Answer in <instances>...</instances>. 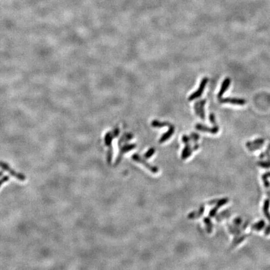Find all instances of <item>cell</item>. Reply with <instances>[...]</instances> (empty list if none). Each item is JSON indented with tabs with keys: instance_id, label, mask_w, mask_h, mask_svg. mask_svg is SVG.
I'll return each instance as SVG.
<instances>
[{
	"instance_id": "cell-29",
	"label": "cell",
	"mask_w": 270,
	"mask_h": 270,
	"mask_svg": "<svg viewBox=\"0 0 270 270\" xmlns=\"http://www.w3.org/2000/svg\"><path fill=\"white\" fill-rule=\"evenodd\" d=\"M266 193L267 196H268L269 199H270V191H269V190H266Z\"/></svg>"
},
{
	"instance_id": "cell-20",
	"label": "cell",
	"mask_w": 270,
	"mask_h": 270,
	"mask_svg": "<svg viewBox=\"0 0 270 270\" xmlns=\"http://www.w3.org/2000/svg\"><path fill=\"white\" fill-rule=\"evenodd\" d=\"M263 147V145H257L251 146V147L248 148V149L249 151H254L261 149Z\"/></svg>"
},
{
	"instance_id": "cell-15",
	"label": "cell",
	"mask_w": 270,
	"mask_h": 270,
	"mask_svg": "<svg viewBox=\"0 0 270 270\" xmlns=\"http://www.w3.org/2000/svg\"><path fill=\"white\" fill-rule=\"evenodd\" d=\"M250 234H244L241 236H240L236 241H233L232 242V244H231V248H234L235 246H236L237 245H238L239 244L241 243L248 236H249Z\"/></svg>"
},
{
	"instance_id": "cell-26",
	"label": "cell",
	"mask_w": 270,
	"mask_h": 270,
	"mask_svg": "<svg viewBox=\"0 0 270 270\" xmlns=\"http://www.w3.org/2000/svg\"><path fill=\"white\" fill-rule=\"evenodd\" d=\"M9 179H10V176H5L2 179H0V187L2 186V185L3 183L7 182Z\"/></svg>"
},
{
	"instance_id": "cell-30",
	"label": "cell",
	"mask_w": 270,
	"mask_h": 270,
	"mask_svg": "<svg viewBox=\"0 0 270 270\" xmlns=\"http://www.w3.org/2000/svg\"><path fill=\"white\" fill-rule=\"evenodd\" d=\"M3 171H0V178H1L3 175Z\"/></svg>"
},
{
	"instance_id": "cell-23",
	"label": "cell",
	"mask_w": 270,
	"mask_h": 270,
	"mask_svg": "<svg viewBox=\"0 0 270 270\" xmlns=\"http://www.w3.org/2000/svg\"><path fill=\"white\" fill-rule=\"evenodd\" d=\"M199 135L197 133H192L191 134V140H192V141L194 143H196V142L199 140Z\"/></svg>"
},
{
	"instance_id": "cell-24",
	"label": "cell",
	"mask_w": 270,
	"mask_h": 270,
	"mask_svg": "<svg viewBox=\"0 0 270 270\" xmlns=\"http://www.w3.org/2000/svg\"><path fill=\"white\" fill-rule=\"evenodd\" d=\"M155 149H153V148H151V149H150L147 152V153L146 154H145V155H144V156L146 158H150L154 153H155Z\"/></svg>"
},
{
	"instance_id": "cell-12",
	"label": "cell",
	"mask_w": 270,
	"mask_h": 270,
	"mask_svg": "<svg viewBox=\"0 0 270 270\" xmlns=\"http://www.w3.org/2000/svg\"><path fill=\"white\" fill-rule=\"evenodd\" d=\"M174 131H174V127L172 126H170L169 131H168L166 134H163V137L161 138V139L160 140V143H163L164 142L166 141L168 139H169V138L172 136V134H173Z\"/></svg>"
},
{
	"instance_id": "cell-18",
	"label": "cell",
	"mask_w": 270,
	"mask_h": 270,
	"mask_svg": "<svg viewBox=\"0 0 270 270\" xmlns=\"http://www.w3.org/2000/svg\"><path fill=\"white\" fill-rule=\"evenodd\" d=\"M262 179H263V182L264 184V186L266 188H269L270 187V183L268 181V176H266V175L264 173L263 175L262 176Z\"/></svg>"
},
{
	"instance_id": "cell-28",
	"label": "cell",
	"mask_w": 270,
	"mask_h": 270,
	"mask_svg": "<svg viewBox=\"0 0 270 270\" xmlns=\"http://www.w3.org/2000/svg\"><path fill=\"white\" fill-rule=\"evenodd\" d=\"M218 201V199H213V200L209 201V202H208V205H214V204L216 203Z\"/></svg>"
},
{
	"instance_id": "cell-9",
	"label": "cell",
	"mask_w": 270,
	"mask_h": 270,
	"mask_svg": "<svg viewBox=\"0 0 270 270\" xmlns=\"http://www.w3.org/2000/svg\"><path fill=\"white\" fill-rule=\"evenodd\" d=\"M205 212V207L202 206L199 208L198 211H194L191 213H190L188 216V218L189 219H194V218H198L199 217H201L202 216V215Z\"/></svg>"
},
{
	"instance_id": "cell-16",
	"label": "cell",
	"mask_w": 270,
	"mask_h": 270,
	"mask_svg": "<svg viewBox=\"0 0 270 270\" xmlns=\"http://www.w3.org/2000/svg\"><path fill=\"white\" fill-rule=\"evenodd\" d=\"M229 201V199L227 198H222L220 199H218V201L216 202V207L217 208H220L221 207H222L223 206H224L225 205H226L227 202H228Z\"/></svg>"
},
{
	"instance_id": "cell-1",
	"label": "cell",
	"mask_w": 270,
	"mask_h": 270,
	"mask_svg": "<svg viewBox=\"0 0 270 270\" xmlns=\"http://www.w3.org/2000/svg\"><path fill=\"white\" fill-rule=\"evenodd\" d=\"M0 168H2L3 170L8 172L12 176L17 178L20 181H23L26 179V176L24 174L15 171L14 170H13L9 166V165L8 163H7L4 161H0Z\"/></svg>"
},
{
	"instance_id": "cell-13",
	"label": "cell",
	"mask_w": 270,
	"mask_h": 270,
	"mask_svg": "<svg viewBox=\"0 0 270 270\" xmlns=\"http://www.w3.org/2000/svg\"><path fill=\"white\" fill-rule=\"evenodd\" d=\"M203 221L206 225V229L208 233H212L213 231V223L211 220V218L210 217H205L203 219Z\"/></svg>"
},
{
	"instance_id": "cell-3",
	"label": "cell",
	"mask_w": 270,
	"mask_h": 270,
	"mask_svg": "<svg viewBox=\"0 0 270 270\" xmlns=\"http://www.w3.org/2000/svg\"><path fill=\"white\" fill-rule=\"evenodd\" d=\"M207 103L206 100H201L197 101L194 104V111L196 114L200 117L202 119H205V112L204 110V106Z\"/></svg>"
},
{
	"instance_id": "cell-8",
	"label": "cell",
	"mask_w": 270,
	"mask_h": 270,
	"mask_svg": "<svg viewBox=\"0 0 270 270\" xmlns=\"http://www.w3.org/2000/svg\"><path fill=\"white\" fill-rule=\"evenodd\" d=\"M270 206V199L267 198L264 201V205L263 207V212L264 215V216L267 218L269 223H270V213L269 212V208Z\"/></svg>"
},
{
	"instance_id": "cell-25",
	"label": "cell",
	"mask_w": 270,
	"mask_h": 270,
	"mask_svg": "<svg viewBox=\"0 0 270 270\" xmlns=\"http://www.w3.org/2000/svg\"><path fill=\"white\" fill-rule=\"evenodd\" d=\"M218 210V208H217L216 207H215V208H213V209L210 212V213H209V216H210V218H213V217H215V216L216 215V213H217Z\"/></svg>"
},
{
	"instance_id": "cell-27",
	"label": "cell",
	"mask_w": 270,
	"mask_h": 270,
	"mask_svg": "<svg viewBox=\"0 0 270 270\" xmlns=\"http://www.w3.org/2000/svg\"><path fill=\"white\" fill-rule=\"evenodd\" d=\"M265 236H268L270 234V223H269V225H268V226L265 228L264 230V233Z\"/></svg>"
},
{
	"instance_id": "cell-22",
	"label": "cell",
	"mask_w": 270,
	"mask_h": 270,
	"mask_svg": "<svg viewBox=\"0 0 270 270\" xmlns=\"http://www.w3.org/2000/svg\"><path fill=\"white\" fill-rule=\"evenodd\" d=\"M209 119H210V123L213 124L214 126H216L217 123H216V117L215 115L213 113H210V116H209Z\"/></svg>"
},
{
	"instance_id": "cell-19",
	"label": "cell",
	"mask_w": 270,
	"mask_h": 270,
	"mask_svg": "<svg viewBox=\"0 0 270 270\" xmlns=\"http://www.w3.org/2000/svg\"><path fill=\"white\" fill-rule=\"evenodd\" d=\"M242 223H243V220L241 218H240V217L236 218L233 220V225L235 226H241Z\"/></svg>"
},
{
	"instance_id": "cell-4",
	"label": "cell",
	"mask_w": 270,
	"mask_h": 270,
	"mask_svg": "<svg viewBox=\"0 0 270 270\" xmlns=\"http://www.w3.org/2000/svg\"><path fill=\"white\" fill-rule=\"evenodd\" d=\"M219 100L221 103H230L232 105H236L239 106H243L246 103V101L244 99H242V98H220Z\"/></svg>"
},
{
	"instance_id": "cell-31",
	"label": "cell",
	"mask_w": 270,
	"mask_h": 270,
	"mask_svg": "<svg viewBox=\"0 0 270 270\" xmlns=\"http://www.w3.org/2000/svg\"><path fill=\"white\" fill-rule=\"evenodd\" d=\"M268 177H270V172H267L265 173Z\"/></svg>"
},
{
	"instance_id": "cell-7",
	"label": "cell",
	"mask_w": 270,
	"mask_h": 270,
	"mask_svg": "<svg viewBox=\"0 0 270 270\" xmlns=\"http://www.w3.org/2000/svg\"><path fill=\"white\" fill-rule=\"evenodd\" d=\"M230 84H231V79L230 78L227 77V78H226L223 80V81L222 83V85H221V88L220 90L219 93H218V96H218V99L221 98L222 96L224 95V93L228 89Z\"/></svg>"
},
{
	"instance_id": "cell-6",
	"label": "cell",
	"mask_w": 270,
	"mask_h": 270,
	"mask_svg": "<svg viewBox=\"0 0 270 270\" xmlns=\"http://www.w3.org/2000/svg\"><path fill=\"white\" fill-rule=\"evenodd\" d=\"M195 127L199 131H201L202 132L210 133L212 134H216L219 131V127L217 125L214 126L212 128H210V127H208L207 126L202 125L201 124H197Z\"/></svg>"
},
{
	"instance_id": "cell-2",
	"label": "cell",
	"mask_w": 270,
	"mask_h": 270,
	"mask_svg": "<svg viewBox=\"0 0 270 270\" xmlns=\"http://www.w3.org/2000/svg\"><path fill=\"white\" fill-rule=\"evenodd\" d=\"M208 78L205 77L204 78H202V80L201 81V83L199 85L198 89L196 91L194 92L193 94H191L190 95V96L188 98V100L189 101H193L195 99H197L199 97H200L201 96L202 93H203L204 90H205V87L208 83Z\"/></svg>"
},
{
	"instance_id": "cell-5",
	"label": "cell",
	"mask_w": 270,
	"mask_h": 270,
	"mask_svg": "<svg viewBox=\"0 0 270 270\" xmlns=\"http://www.w3.org/2000/svg\"><path fill=\"white\" fill-rule=\"evenodd\" d=\"M132 158L134 161H136L137 162H138L139 163H141V164H143L145 166H146L150 171H151L153 173H156L158 171V169L156 167L153 166L151 165H150L145 160H144L143 159H142L138 154L133 155V156H132Z\"/></svg>"
},
{
	"instance_id": "cell-10",
	"label": "cell",
	"mask_w": 270,
	"mask_h": 270,
	"mask_svg": "<svg viewBox=\"0 0 270 270\" xmlns=\"http://www.w3.org/2000/svg\"><path fill=\"white\" fill-rule=\"evenodd\" d=\"M135 147H136V146H135L134 145H128V146H124V147L121 149V150L120 151V153H119V155H118V158H117V159H116V165H118V164L119 163V161H121V158H122L123 154H124L125 153L128 152V151H129V150L133 149V148H135Z\"/></svg>"
},
{
	"instance_id": "cell-14",
	"label": "cell",
	"mask_w": 270,
	"mask_h": 270,
	"mask_svg": "<svg viewBox=\"0 0 270 270\" xmlns=\"http://www.w3.org/2000/svg\"><path fill=\"white\" fill-rule=\"evenodd\" d=\"M264 143V140L263 138H258L254 140H253V142H248L246 143V147L247 148H249L251 146H254V145H263Z\"/></svg>"
},
{
	"instance_id": "cell-11",
	"label": "cell",
	"mask_w": 270,
	"mask_h": 270,
	"mask_svg": "<svg viewBox=\"0 0 270 270\" xmlns=\"http://www.w3.org/2000/svg\"><path fill=\"white\" fill-rule=\"evenodd\" d=\"M265 226H266L265 221L263 220H261L259 221L258 222L253 224L251 226V228L253 230H255L256 231H260L264 228Z\"/></svg>"
},
{
	"instance_id": "cell-21",
	"label": "cell",
	"mask_w": 270,
	"mask_h": 270,
	"mask_svg": "<svg viewBox=\"0 0 270 270\" xmlns=\"http://www.w3.org/2000/svg\"><path fill=\"white\" fill-rule=\"evenodd\" d=\"M269 153H270V145H269L268 148L266 149V150L265 151L262 152V153L259 155V158L261 159V160H262V159H263L264 158H265V157H266L268 154H269Z\"/></svg>"
},
{
	"instance_id": "cell-17",
	"label": "cell",
	"mask_w": 270,
	"mask_h": 270,
	"mask_svg": "<svg viewBox=\"0 0 270 270\" xmlns=\"http://www.w3.org/2000/svg\"><path fill=\"white\" fill-rule=\"evenodd\" d=\"M257 165L263 168H270V160H266L265 161H260L257 163Z\"/></svg>"
}]
</instances>
